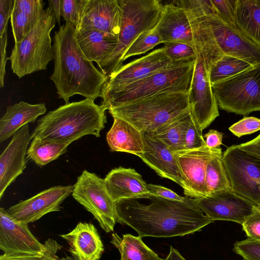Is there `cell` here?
Here are the masks:
<instances>
[{"instance_id":"1","label":"cell","mask_w":260,"mask_h":260,"mask_svg":"<svg viewBox=\"0 0 260 260\" xmlns=\"http://www.w3.org/2000/svg\"><path fill=\"white\" fill-rule=\"evenodd\" d=\"M116 223L126 224L141 238L183 236L213 222L193 198L183 201L147 193L115 202Z\"/></svg>"},{"instance_id":"2","label":"cell","mask_w":260,"mask_h":260,"mask_svg":"<svg viewBox=\"0 0 260 260\" xmlns=\"http://www.w3.org/2000/svg\"><path fill=\"white\" fill-rule=\"evenodd\" d=\"M76 32L75 26L65 22L54 36V68L50 79L66 104L75 94L94 101L108 80L83 53Z\"/></svg>"},{"instance_id":"3","label":"cell","mask_w":260,"mask_h":260,"mask_svg":"<svg viewBox=\"0 0 260 260\" xmlns=\"http://www.w3.org/2000/svg\"><path fill=\"white\" fill-rule=\"evenodd\" d=\"M106 110L86 99L65 104L38 121L32 138L72 143L86 135L99 137L107 123Z\"/></svg>"},{"instance_id":"4","label":"cell","mask_w":260,"mask_h":260,"mask_svg":"<svg viewBox=\"0 0 260 260\" xmlns=\"http://www.w3.org/2000/svg\"><path fill=\"white\" fill-rule=\"evenodd\" d=\"M196 60L157 72L119 89L100 94L102 99L101 105L109 110L159 93H188Z\"/></svg>"},{"instance_id":"5","label":"cell","mask_w":260,"mask_h":260,"mask_svg":"<svg viewBox=\"0 0 260 260\" xmlns=\"http://www.w3.org/2000/svg\"><path fill=\"white\" fill-rule=\"evenodd\" d=\"M188 93L165 92L109 109L113 117L122 119L141 133L158 127L190 108Z\"/></svg>"},{"instance_id":"6","label":"cell","mask_w":260,"mask_h":260,"mask_svg":"<svg viewBox=\"0 0 260 260\" xmlns=\"http://www.w3.org/2000/svg\"><path fill=\"white\" fill-rule=\"evenodd\" d=\"M122 16L117 44L112 53L99 67L107 76L123 65V56L143 32L156 26L164 5L158 0H118Z\"/></svg>"},{"instance_id":"7","label":"cell","mask_w":260,"mask_h":260,"mask_svg":"<svg viewBox=\"0 0 260 260\" xmlns=\"http://www.w3.org/2000/svg\"><path fill=\"white\" fill-rule=\"evenodd\" d=\"M56 22L54 14L48 6L24 39L15 43L8 59L13 73L19 78L46 70L48 63L54 59L50 34Z\"/></svg>"},{"instance_id":"8","label":"cell","mask_w":260,"mask_h":260,"mask_svg":"<svg viewBox=\"0 0 260 260\" xmlns=\"http://www.w3.org/2000/svg\"><path fill=\"white\" fill-rule=\"evenodd\" d=\"M219 108L246 116L260 111V64L212 85Z\"/></svg>"},{"instance_id":"9","label":"cell","mask_w":260,"mask_h":260,"mask_svg":"<svg viewBox=\"0 0 260 260\" xmlns=\"http://www.w3.org/2000/svg\"><path fill=\"white\" fill-rule=\"evenodd\" d=\"M232 190L260 206V158L233 145L222 156Z\"/></svg>"},{"instance_id":"10","label":"cell","mask_w":260,"mask_h":260,"mask_svg":"<svg viewBox=\"0 0 260 260\" xmlns=\"http://www.w3.org/2000/svg\"><path fill=\"white\" fill-rule=\"evenodd\" d=\"M74 186L73 198L93 215L106 233L113 232L117 218L115 202L107 190L104 179L84 170Z\"/></svg>"},{"instance_id":"11","label":"cell","mask_w":260,"mask_h":260,"mask_svg":"<svg viewBox=\"0 0 260 260\" xmlns=\"http://www.w3.org/2000/svg\"><path fill=\"white\" fill-rule=\"evenodd\" d=\"M183 8L190 23L198 57L203 60L209 74L212 66L224 55L214 40L206 16L215 10L211 0L173 1Z\"/></svg>"},{"instance_id":"12","label":"cell","mask_w":260,"mask_h":260,"mask_svg":"<svg viewBox=\"0 0 260 260\" xmlns=\"http://www.w3.org/2000/svg\"><path fill=\"white\" fill-rule=\"evenodd\" d=\"M189 61L192 60L173 61L164 46L123 65L118 71L108 76V80L103 86L100 94L119 89L157 72Z\"/></svg>"},{"instance_id":"13","label":"cell","mask_w":260,"mask_h":260,"mask_svg":"<svg viewBox=\"0 0 260 260\" xmlns=\"http://www.w3.org/2000/svg\"><path fill=\"white\" fill-rule=\"evenodd\" d=\"M214 40L223 54L242 59L254 66L260 64V46L237 26L222 20L216 12L206 16Z\"/></svg>"},{"instance_id":"14","label":"cell","mask_w":260,"mask_h":260,"mask_svg":"<svg viewBox=\"0 0 260 260\" xmlns=\"http://www.w3.org/2000/svg\"><path fill=\"white\" fill-rule=\"evenodd\" d=\"M188 100L192 116L202 131L219 115L214 94L203 59L197 57L189 91Z\"/></svg>"},{"instance_id":"15","label":"cell","mask_w":260,"mask_h":260,"mask_svg":"<svg viewBox=\"0 0 260 260\" xmlns=\"http://www.w3.org/2000/svg\"><path fill=\"white\" fill-rule=\"evenodd\" d=\"M193 200L213 221H232L241 224L253 213L256 206L232 190H224Z\"/></svg>"},{"instance_id":"16","label":"cell","mask_w":260,"mask_h":260,"mask_svg":"<svg viewBox=\"0 0 260 260\" xmlns=\"http://www.w3.org/2000/svg\"><path fill=\"white\" fill-rule=\"evenodd\" d=\"M74 187L69 185L50 187L10 207L7 212L19 221L27 224L35 222L49 213L60 211L61 204L72 194Z\"/></svg>"},{"instance_id":"17","label":"cell","mask_w":260,"mask_h":260,"mask_svg":"<svg viewBox=\"0 0 260 260\" xmlns=\"http://www.w3.org/2000/svg\"><path fill=\"white\" fill-rule=\"evenodd\" d=\"M207 146L174 153L185 181L187 197L197 199L208 196L205 183L207 164L212 157L221 150Z\"/></svg>"},{"instance_id":"18","label":"cell","mask_w":260,"mask_h":260,"mask_svg":"<svg viewBox=\"0 0 260 260\" xmlns=\"http://www.w3.org/2000/svg\"><path fill=\"white\" fill-rule=\"evenodd\" d=\"M122 16L118 0H84L76 29H93L118 38Z\"/></svg>"},{"instance_id":"19","label":"cell","mask_w":260,"mask_h":260,"mask_svg":"<svg viewBox=\"0 0 260 260\" xmlns=\"http://www.w3.org/2000/svg\"><path fill=\"white\" fill-rule=\"evenodd\" d=\"M0 249L4 254H44V244L30 232L28 224L11 216L0 208Z\"/></svg>"},{"instance_id":"20","label":"cell","mask_w":260,"mask_h":260,"mask_svg":"<svg viewBox=\"0 0 260 260\" xmlns=\"http://www.w3.org/2000/svg\"><path fill=\"white\" fill-rule=\"evenodd\" d=\"M142 135L143 153L139 157L159 176L179 185L185 193L186 185L175 154L151 133L143 132Z\"/></svg>"},{"instance_id":"21","label":"cell","mask_w":260,"mask_h":260,"mask_svg":"<svg viewBox=\"0 0 260 260\" xmlns=\"http://www.w3.org/2000/svg\"><path fill=\"white\" fill-rule=\"evenodd\" d=\"M32 139L28 124L21 127L0 156V199L7 188L26 168L25 155Z\"/></svg>"},{"instance_id":"22","label":"cell","mask_w":260,"mask_h":260,"mask_svg":"<svg viewBox=\"0 0 260 260\" xmlns=\"http://www.w3.org/2000/svg\"><path fill=\"white\" fill-rule=\"evenodd\" d=\"M155 27L164 44L182 43L192 46L196 50L189 19L182 7L172 2L164 5L161 17Z\"/></svg>"},{"instance_id":"23","label":"cell","mask_w":260,"mask_h":260,"mask_svg":"<svg viewBox=\"0 0 260 260\" xmlns=\"http://www.w3.org/2000/svg\"><path fill=\"white\" fill-rule=\"evenodd\" d=\"M60 236L67 241L70 252L77 260H99L104 251L101 238L91 223L80 222L70 232Z\"/></svg>"},{"instance_id":"24","label":"cell","mask_w":260,"mask_h":260,"mask_svg":"<svg viewBox=\"0 0 260 260\" xmlns=\"http://www.w3.org/2000/svg\"><path fill=\"white\" fill-rule=\"evenodd\" d=\"M104 181L114 202L149 193L147 183L134 169L122 167L114 168L106 176Z\"/></svg>"},{"instance_id":"25","label":"cell","mask_w":260,"mask_h":260,"mask_svg":"<svg viewBox=\"0 0 260 260\" xmlns=\"http://www.w3.org/2000/svg\"><path fill=\"white\" fill-rule=\"evenodd\" d=\"M46 111L45 103L30 104L21 101L7 107L0 119V143L13 136L23 126L34 123Z\"/></svg>"},{"instance_id":"26","label":"cell","mask_w":260,"mask_h":260,"mask_svg":"<svg viewBox=\"0 0 260 260\" xmlns=\"http://www.w3.org/2000/svg\"><path fill=\"white\" fill-rule=\"evenodd\" d=\"M76 35L83 53L99 67L112 53L117 44L118 38L96 29L76 30Z\"/></svg>"},{"instance_id":"27","label":"cell","mask_w":260,"mask_h":260,"mask_svg":"<svg viewBox=\"0 0 260 260\" xmlns=\"http://www.w3.org/2000/svg\"><path fill=\"white\" fill-rule=\"evenodd\" d=\"M112 127L106 135L111 151L131 153L140 157L143 153L142 133L128 122L113 117Z\"/></svg>"},{"instance_id":"28","label":"cell","mask_w":260,"mask_h":260,"mask_svg":"<svg viewBox=\"0 0 260 260\" xmlns=\"http://www.w3.org/2000/svg\"><path fill=\"white\" fill-rule=\"evenodd\" d=\"M192 115L190 108L150 133L173 153L185 150L184 137Z\"/></svg>"},{"instance_id":"29","label":"cell","mask_w":260,"mask_h":260,"mask_svg":"<svg viewBox=\"0 0 260 260\" xmlns=\"http://www.w3.org/2000/svg\"><path fill=\"white\" fill-rule=\"evenodd\" d=\"M110 242L119 250L120 260L161 259L139 236L126 234L121 237L116 233H113Z\"/></svg>"},{"instance_id":"30","label":"cell","mask_w":260,"mask_h":260,"mask_svg":"<svg viewBox=\"0 0 260 260\" xmlns=\"http://www.w3.org/2000/svg\"><path fill=\"white\" fill-rule=\"evenodd\" d=\"M237 26L260 46V6L256 0H238Z\"/></svg>"},{"instance_id":"31","label":"cell","mask_w":260,"mask_h":260,"mask_svg":"<svg viewBox=\"0 0 260 260\" xmlns=\"http://www.w3.org/2000/svg\"><path fill=\"white\" fill-rule=\"evenodd\" d=\"M69 142L32 138L26 155L40 167L58 158L67 151Z\"/></svg>"},{"instance_id":"32","label":"cell","mask_w":260,"mask_h":260,"mask_svg":"<svg viewBox=\"0 0 260 260\" xmlns=\"http://www.w3.org/2000/svg\"><path fill=\"white\" fill-rule=\"evenodd\" d=\"M222 156L221 150L212 157L207 164L205 183L208 195L224 190H232Z\"/></svg>"},{"instance_id":"33","label":"cell","mask_w":260,"mask_h":260,"mask_svg":"<svg viewBox=\"0 0 260 260\" xmlns=\"http://www.w3.org/2000/svg\"><path fill=\"white\" fill-rule=\"evenodd\" d=\"M252 66L239 58L224 55L210 70L209 75L211 86L233 77Z\"/></svg>"},{"instance_id":"34","label":"cell","mask_w":260,"mask_h":260,"mask_svg":"<svg viewBox=\"0 0 260 260\" xmlns=\"http://www.w3.org/2000/svg\"><path fill=\"white\" fill-rule=\"evenodd\" d=\"M163 43L156 27L142 32L125 52L123 61L135 55L146 53L157 45Z\"/></svg>"},{"instance_id":"35","label":"cell","mask_w":260,"mask_h":260,"mask_svg":"<svg viewBox=\"0 0 260 260\" xmlns=\"http://www.w3.org/2000/svg\"><path fill=\"white\" fill-rule=\"evenodd\" d=\"M38 21L13 8L10 17V22L15 43L21 42Z\"/></svg>"},{"instance_id":"36","label":"cell","mask_w":260,"mask_h":260,"mask_svg":"<svg viewBox=\"0 0 260 260\" xmlns=\"http://www.w3.org/2000/svg\"><path fill=\"white\" fill-rule=\"evenodd\" d=\"M166 53L174 62L196 60L198 57L195 49L187 44L179 42L164 43Z\"/></svg>"},{"instance_id":"37","label":"cell","mask_w":260,"mask_h":260,"mask_svg":"<svg viewBox=\"0 0 260 260\" xmlns=\"http://www.w3.org/2000/svg\"><path fill=\"white\" fill-rule=\"evenodd\" d=\"M238 1L211 0L218 17L225 22L235 26H237Z\"/></svg>"},{"instance_id":"38","label":"cell","mask_w":260,"mask_h":260,"mask_svg":"<svg viewBox=\"0 0 260 260\" xmlns=\"http://www.w3.org/2000/svg\"><path fill=\"white\" fill-rule=\"evenodd\" d=\"M233 250L243 260H260V241L247 238L237 241Z\"/></svg>"},{"instance_id":"39","label":"cell","mask_w":260,"mask_h":260,"mask_svg":"<svg viewBox=\"0 0 260 260\" xmlns=\"http://www.w3.org/2000/svg\"><path fill=\"white\" fill-rule=\"evenodd\" d=\"M202 131L192 116L184 137L185 150H192L206 146Z\"/></svg>"},{"instance_id":"40","label":"cell","mask_w":260,"mask_h":260,"mask_svg":"<svg viewBox=\"0 0 260 260\" xmlns=\"http://www.w3.org/2000/svg\"><path fill=\"white\" fill-rule=\"evenodd\" d=\"M61 16L66 22L73 24L77 28L84 0H61Z\"/></svg>"},{"instance_id":"41","label":"cell","mask_w":260,"mask_h":260,"mask_svg":"<svg viewBox=\"0 0 260 260\" xmlns=\"http://www.w3.org/2000/svg\"><path fill=\"white\" fill-rule=\"evenodd\" d=\"M229 129L238 137L260 131V119L255 117H244L231 125Z\"/></svg>"},{"instance_id":"42","label":"cell","mask_w":260,"mask_h":260,"mask_svg":"<svg viewBox=\"0 0 260 260\" xmlns=\"http://www.w3.org/2000/svg\"><path fill=\"white\" fill-rule=\"evenodd\" d=\"M42 0H15L14 8L38 21L44 11Z\"/></svg>"},{"instance_id":"43","label":"cell","mask_w":260,"mask_h":260,"mask_svg":"<svg viewBox=\"0 0 260 260\" xmlns=\"http://www.w3.org/2000/svg\"><path fill=\"white\" fill-rule=\"evenodd\" d=\"M242 225L248 239L260 241V206H255L253 213Z\"/></svg>"},{"instance_id":"44","label":"cell","mask_w":260,"mask_h":260,"mask_svg":"<svg viewBox=\"0 0 260 260\" xmlns=\"http://www.w3.org/2000/svg\"><path fill=\"white\" fill-rule=\"evenodd\" d=\"M0 49H1V66H0V87L4 86V78L6 74V65L8 58L7 57L6 47L8 41V27L0 30Z\"/></svg>"},{"instance_id":"45","label":"cell","mask_w":260,"mask_h":260,"mask_svg":"<svg viewBox=\"0 0 260 260\" xmlns=\"http://www.w3.org/2000/svg\"><path fill=\"white\" fill-rule=\"evenodd\" d=\"M147 187L149 193L166 199L180 201H184L186 199V197H181L171 189L161 185L147 184Z\"/></svg>"},{"instance_id":"46","label":"cell","mask_w":260,"mask_h":260,"mask_svg":"<svg viewBox=\"0 0 260 260\" xmlns=\"http://www.w3.org/2000/svg\"><path fill=\"white\" fill-rule=\"evenodd\" d=\"M44 245L45 251L43 255L45 260H60L57 253L61 249L62 246L52 239H48L45 242Z\"/></svg>"},{"instance_id":"47","label":"cell","mask_w":260,"mask_h":260,"mask_svg":"<svg viewBox=\"0 0 260 260\" xmlns=\"http://www.w3.org/2000/svg\"><path fill=\"white\" fill-rule=\"evenodd\" d=\"M223 135V133L216 130H209L204 136L206 146L210 148H219L222 144Z\"/></svg>"},{"instance_id":"48","label":"cell","mask_w":260,"mask_h":260,"mask_svg":"<svg viewBox=\"0 0 260 260\" xmlns=\"http://www.w3.org/2000/svg\"><path fill=\"white\" fill-rule=\"evenodd\" d=\"M239 146L240 149L248 154L260 158V134L254 139Z\"/></svg>"},{"instance_id":"49","label":"cell","mask_w":260,"mask_h":260,"mask_svg":"<svg viewBox=\"0 0 260 260\" xmlns=\"http://www.w3.org/2000/svg\"><path fill=\"white\" fill-rule=\"evenodd\" d=\"M0 260H45V259L43 254L4 253L0 256Z\"/></svg>"},{"instance_id":"50","label":"cell","mask_w":260,"mask_h":260,"mask_svg":"<svg viewBox=\"0 0 260 260\" xmlns=\"http://www.w3.org/2000/svg\"><path fill=\"white\" fill-rule=\"evenodd\" d=\"M49 6L52 9L55 16L56 22L58 25H60L61 12V0H48Z\"/></svg>"},{"instance_id":"51","label":"cell","mask_w":260,"mask_h":260,"mask_svg":"<svg viewBox=\"0 0 260 260\" xmlns=\"http://www.w3.org/2000/svg\"><path fill=\"white\" fill-rule=\"evenodd\" d=\"M161 260H186L185 259L179 252L172 246H170L169 254L165 259Z\"/></svg>"},{"instance_id":"52","label":"cell","mask_w":260,"mask_h":260,"mask_svg":"<svg viewBox=\"0 0 260 260\" xmlns=\"http://www.w3.org/2000/svg\"><path fill=\"white\" fill-rule=\"evenodd\" d=\"M60 260H77L73 256H67L66 257H62Z\"/></svg>"},{"instance_id":"53","label":"cell","mask_w":260,"mask_h":260,"mask_svg":"<svg viewBox=\"0 0 260 260\" xmlns=\"http://www.w3.org/2000/svg\"><path fill=\"white\" fill-rule=\"evenodd\" d=\"M256 1L257 3V4L259 5V6H260V0H256Z\"/></svg>"}]
</instances>
